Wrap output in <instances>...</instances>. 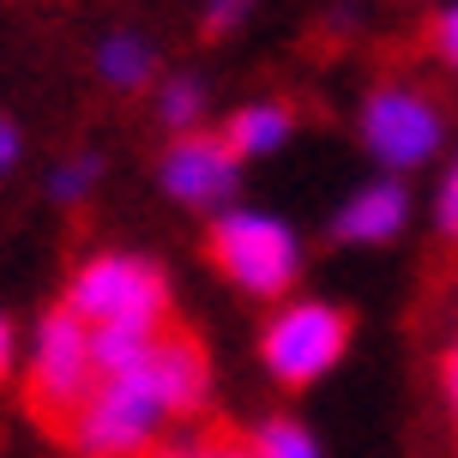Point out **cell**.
<instances>
[{
  "label": "cell",
  "mask_w": 458,
  "mask_h": 458,
  "mask_svg": "<svg viewBox=\"0 0 458 458\" xmlns=\"http://www.w3.org/2000/svg\"><path fill=\"white\" fill-rule=\"evenodd\" d=\"M91 332L72 314L67 301L43 320V338H37V362H30V380H24V411L30 422L55 440L79 435V416L91 404Z\"/></svg>",
  "instance_id": "cell-1"
},
{
  "label": "cell",
  "mask_w": 458,
  "mask_h": 458,
  "mask_svg": "<svg viewBox=\"0 0 458 458\" xmlns=\"http://www.w3.org/2000/svg\"><path fill=\"white\" fill-rule=\"evenodd\" d=\"M206 259L235 290H248V296H284L296 284V266H301L296 235L277 224V217H259V211H229V217H217L211 235H206Z\"/></svg>",
  "instance_id": "cell-2"
},
{
  "label": "cell",
  "mask_w": 458,
  "mask_h": 458,
  "mask_svg": "<svg viewBox=\"0 0 458 458\" xmlns=\"http://www.w3.org/2000/svg\"><path fill=\"white\" fill-rule=\"evenodd\" d=\"M67 308L79 320H97V326H121V320L163 326L169 320V277L157 266H145V259L109 253V259H91L85 272L72 277Z\"/></svg>",
  "instance_id": "cell-3"
},
{
  "label": "cell",
  "mask_w": 458,
  "mask_h": 458,
  "mask_svg": "<svg viewBox=\"0 0 458 458\" xmlns=\"http://www.w3.org/2000/svg\"><path fill=\"white\" fill-rule=\"evenodd\" d=\"M163 422H169V411H163L157 386L145 380V368H127V374H114V380H103V386L91 392V404L79 416V435L72 440L91 458L145 453V446L157 440Z\"/></svg>",
  "instance_id": "cell-4"
},
{
  "label": "cell",
  "mask_w": 458,
  "mask_h": 458,
  "mask_svg": "<svg viewBox=\"0 0 458 458\" xmlns=\"http://www.w3.org/2000/svg\"><path fill=\"white\" fill-rule=\"evenodd\" d=\"M350 344V314L326 308V301H296L266 326V368H272L284 386H314L326 368L344 356Z\"/></svg>",
  "instance_id": "cell-5"
},
{
  "label": "cell",
  "mask_w": 458,
  "mask_h": 458,
  "mask_svg": "<svg viewBox=\"0 0 458 458\" xmlns=\"http://www.w3.org/2000/svg\"><path fill=\"white\" fill-rule=\"evenodd\" d=\"M362 139H368V151L386 163V169H416V163H428L440 151L446 114L435 109V97L411 91V85H386V91L368 97Z\"/></svg>",
  "instance_id": "cell-6"
},
{
  "label": "cell",
  "mask_w": 458,
  "mask_h": 458,
  "mask_svg": "<svg viewBox=\"0 0 458 458\" xmlns=\"http://www.w3.org/2000/svg\"><path fill=\"white\" fill-rule=\"evenodd\" d=\"M139 368H145V380L157 386V398H163V411H169V416L206 411V398H211V362H206V344H199L193 326L163 320Z\"/></svg>",
  "instance_id": "cell-7"
},
{
  "label": "cell",
  "mask_w": 458,
  "mask_h": 458,
  "mask_svg": "<svg viewBox=\"0 0 458 458\" xmlns=\"http://www.w3.org/2000/svg\"><path fill=\"white\" fill-rule=\"evenodd\" d=\"M235 151L211 133H187L175 139V151L163 157V187L182 199V206H224L235 193Z\"/></svg>",
  "instance_id": "cell-8"
},
{
  "label": "cell",
  "mask_w": 458,
  "mask_h": 458,
  "mask_svg": "<svg viewBox=\"0 0 458 458\" xmlns=\"http://www.w3.org/2000/svg\"><path fill=\"white\" fill-rule=\"evenodd\" d=\"M404 217H411V193L398 182H374L338 211L332 235H338V242H392V235L404 229Z\"/></svg>",
  "instance_id": "cell-9"
},
{
  "label": "cell",
  "mask_w": 458,
  "mask_h": 458,
  "mask_svg": "<svg viewBox=\"0 0 458 458\" xmlns=\"http://www.w3.org/2000/svg\"><path fill=\"white\" fill-rule=\"evenodd\" d=\"M290 127H296V114L284 109V103H253V109H242L224 127V145L235 157H266V151H277L290 139Z\"/></svg>",
  "instance_id": "cell-10"
},
{
  "label": "cell",
  "mask_w": 458,
  "mask_h": 458,
  "mask_svg": "<svg viewBox=\"0 0 458 458\" xmlns=\"http://www.w3.org/2000/svg\"><path fill=\"white\" fill-rule=\"evenodd\" d=\"M97 67H103V79H109V85H121V91H139V85L151 79V48L121 30V37H109V43H103Z\"/></svg>",
  "instance_id": "cell-11"
},
{
  "label": "cell",
  "mask_w": 458,
  "mask_h": 458,
  "mask_svg": "<svg viewBox=\"0 0 458 458\" xmlns=\"http://www.w3.org/2000/svg\"><path fill=\"white\" fill-rule=\"evenodd\" d=\"M157 458H253V440H242L224 422H211V428H199L182 446H157Z\"/></svg>",
  "instance_id": "cell-12"
},
{
  "label": "cell",
  "mask_w": 458,
  "mask_h": 458,
  "mask_svg": "<svg viewBox=\"0 0 458 458\" xmlns=\"http://www.w3.org/2000/svg\"><path fill=\"white\" fill-rule=\"evenodd\" d=\"M253 458H320V446H314V435H308L301 422L277 416V422H266V428L253 435Z\"/></svg>",
  "instance_id": "cell-13"
},
{
  "label": "cell",
  "mask_w": 458,
  "mask_h": 458,
  "mask_svg": "<svg viewBox=\"0 0 458 458\" xmlns=\"http://www.w3.org/2000/svg\"><path fill=\"white\" fill-rule=\"evenodd\" d=\"M163 121H169L175 133H187V127L199 121V85H193V79H175V85L163 91Z\"/></svg>",
  "instance_id": "cell-14"
},
{
  "label": "cell",
  "mask_w": 458,
  "mask_h": 458,
  "mask_svg": "<svg viewBox=\"0 0 458 458\" xmlns=\"http://www.w3.org/2000/svg\"><path fill=\"white\" fill-rule=\"evenodd\" d=\"M97 182V157H79L55 175V199H85V187Z\"/></svg>",
  "instance_id": "cell-15"
},
{
  "label": "cell",
  "mask_w": 458,
  "mask_h": 458,
  "mask_svg": "<svg viewBox=\"0 0 458 458\" xmlns=\"http://www.w3.org/2000/svg\"><path fill=\"white\" fill-rule=\"evenodd\" d=\"M428 48H435L440 61L458 72V6H453V13H440V19L428 24Z\"/></svg>",
  "instance_id": "cell-16"
},
{
  "label": "cell",
  "mask_w": 458,
  "mask_h": 458,
  "mask_svg": "<svg viewBox=\"0 0 458 458\" xmlns=\"http://www.w3.org/2000/svg\"><path fill=\"white\" fill-rule=\"evenodd\" d=\"M248 6H253V0H211L199 30H206V37H224V30H235V19H242Z\"/></svg>",
  "instance_id": "cell-17"
},
{
  "label": "cell",
  "mask_w": 458,
  "mask_h": 458,
  "mask_svg": "<svg viewBox=\"0 0 458 458\" xmlns=\"http://www.w3.org/2000/svg\"><path fill=\"white\" fill-rule=\"evenodd\" d=\"M440 229L458 242V169L446 175V187H440Z\"/></svg>",
  "instance_id": "cell-18"
},
{
  "label": "cell",
  "mask_w": 458,
  "mask_h": 458,
  "mask_svg": "<svg viewBox=\"0 0 458 458\" xmlns=\"http://www.w3.org/2000/svg\"><path fill=\"white\" fill-rule=\"evenodd\" d=\"M13 157H19V133H13V121L0 114V169H6Z\"/></svg>",
  "instance_id": "cell-19"
},
{
  "label": "cell",
  "mask_w": 458,
  "mask_h": 458,
  "mask_svg": "<svg viewBox=\"0 0 458 458\" xmlns=\"http://www.w3.org/2000/svg\"><path fill=\"white\" fill-rule=\"evenodd\" d=\"M13 380V326L0 320V386Z\"/></svg>",
  "instance_id": "cell-20"
},
{
  "label": "cell",
  "mask_w": 458,
  "mask_h": 458,
  "mask_svg": "<svg viewBox=\"0 0 458 458\" xmlns=\"http://www.w3.org/2000/svg\"><path fill=\"white\" fill-rule=\"evenodd\" d=\"M446 386L458 392V350H453V362H446Z\"/></svg>",
  "instance_id": "cell-21"
},
{
  "label": "cell",
  "mask_w": 458,
  "mask_h": 458,
  "mask_svg": "<svg viewBox=\"0 0 458 458\" xmlns=\"http://www.w3.org/2000/svg\"><path fill=\"white\" fill-rule=\"evenodd\" d=\"M453 398H458V392H453Z\"/></svg>",
  "instance_id": "cell-22"
}]
</instances>
